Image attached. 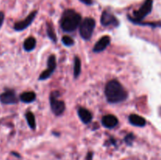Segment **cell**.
Returning <instances> with one entry per match:
<instances>
[{"label": "cell", "instance_id": "12", "mask_svg": "<svg viewBox=\"0 0 161 160\" xmlns=\"http://www.w3.org/2000/svg\"><path fill=\"white\" fill-rule=\"evenodd\" d=\"M78 115L82 122L85 124H88L92 120V114L89 110L84 108H80L78 109Z\"/></svg>", "mask_w": 161, "mask_h": 160}, {"label": "cell", "instance_id": "19", "mask_svg": "<svg viewBox=\"0 0 161 160\" xmlns=\"http://www.w3.org/2000/svg\"><path fill=\"white\" fill-rule=\"evenodd\" d=\"M62 42L66 46H72L74 44V40L70 36L65 35L62 38Z\"/></svg>", "mask_w": 161, "mask_h": 160}, {"label": "cell", "instance_id": "2", "mask_svg": "<svg viewBox=\"0 0 161 160\" xmlns=\"http://www.w3.org/2000/svg\"><path fill=\"white\" fill-rule=\"evenodd\" d=\"M81 16L73 9H67L62 14L61 27L65 32H73L80 26Z\"/></svg>", "mask_w": 161, "mask_h": 160}, {"label": "cell", "instance_id": "8", "mask_svg": "<svg viewBox=\"0 0 161 160\" xmlns=\"http://www.w3.org/2000/svg\"><path fill=\"white\" fill-rule=\"evenodd\" d=\"M101 23L105 27H117L119 24V21L116 18L114 15L108 11H104L101 17Z\"/></svg>", "mask_w": 161, "mask_h": 160}, {"label": "cell", "instance_id": "15", "mask_svg": "<svg viewBox=\"0 0 161 160\" xmlns=\"http://www.w3.org/2000/svg\"><path fill=\"white\" fill-rule=\"evenodd\" d=\"M36 45V39H35V38L29 37L25 41V42H24V49H25V50H26V51L28 52L31 51V50H33L35 49Z\"/></svg>", "mask_w": 161, "mask_h": 160}, {"label": "cell", "instance_id": "13", "mask_svg": "<svg viewBox=\"0 0 161 160\" xmlns=\"http://www.w3.org/2000/svg\"><path fill=\"white\" fill-rule=\"evenodd\" d=\"M129 121L132 125H135V126L142 127L145 126L146 124V121L144 118L135 114L130 115L129 116Z\"/></svg>", "mask_w": 161, "mask_h": 160}, {"label": "cell", "instance_id": "1", "mask_svg": "<svg viewBox=\"0 0 161 160\" xmlns=\"http://www.w3.org/2000/svg\"><path fill=\"white\" fill-rule=\"evenodd\" d=\"M105 94L108 102L111 104H117L127 99V94L125 88L117 80H111L106 84Z\"/></svg>", "mask_w": 161, "mask_h": 160}, {"label": "cell", "instance_id": "23", "mask_svg": "<svg viewBox=\"0 0 161 160\" xmlns=\"http://www.w3.org/2000/svg\"><path fill=\"white\" fill-rule=\"evenodd\" d=\"M92 158H93V154L91 153V152L88 153L87 156H86V160H92Z\"/></svg>", "mask_w": 161, "mask_h": 160}, {"label": "cell", "instance_id": "10", "mask_svg": "<svg viewBox=\"0 0 161 160\" xmlns=\"http://www.w3.org/2000/svg\"><path fill=\"white\" fill-rule=\"evenodd\" d=\"M110 38L108 37V35H105L103 37L101 38L98 41L95 43L94 48H93V50L95 53H99V52L104 51L107 47L110 44Z\"/></svg>", "mask_w": 161, "mask_h": 160}, {"label": "cell", "instance_id": "5", "mask_svg": "<svg viewBox=\"0 0 161 160\" xmlns=\"http://www.w3.org/2000/svg\"><path fill=\"white\" fill-rule=\"evenodd\" d=\"M59 93L58 91H53L50 96V108L53 114L56 115H61L65 110V104L63 100H58Z\"/></svg>", "mask_w": 161, "mask_h": 160}, {"label": "cell", "instance_id": "7", "mask_svg": "<svg viewBox=\"0 0 161 160\" xmlns=\"http://www.w3.org/2000/svg\"><path fill=\"white\" fill-rule=\"evenodd\" d=\"M0 101L4 104H17L18 100H17L15 91L13 90V89H7L4 93L0 94Z\"/></svg>", "mask_w": 161, "mask_h": 160}, {"label": "cell", "instance_id": "21", "mask_svg": "<svg viewBox=\"0 0 161 160\" xmlns=\"http://www.w3.org/2000/svg\"><path fill=\"white\" fill-rule=\"evenodd\" d=\"M3 20H4V13L3 12H0V28L3 25Z\"/></svg>", "mask_w": 161, "mask_h": 160}, {"label": "cell", "instance_id": "16", "mask_svg": "<svg viewBox=\"0 0 161 160\" xmlns=\"http://www.w3.org/2000/svg\"><path fill=\"white\" fill-rule=\"evenodd\" d=\"M25 117H26V120L28 122V124L30 126V128H31L32 130H35L36 126V124L34 114L31 111H28L26 113V115H25Z\"/></svg>", "mask_w": 161, "mask_h": 160}, {"label": "cell", "instance_id": "11", "mask_svg": "<svg viewBox=\"0 0 161 160\" xmlns=\"http://www.w3.org/2000/svg\"><path fill=\"white\" fill-rule=\"evenodd\" d=\"M102 125L108 129H113L118 125V119L113 115H107L103 116L102 119Z\"/></svg>", "mask_w": 161, "mask_h": 160}, {"label": "cell", "instance_id": "14", "mask_svg": "<svg viewBox=\"0 0 161 160\" xmlns=\"http://www.w3.org/2000/svg\"><path fill=\"white\" fill-rule=\"evenodd\" d=\"M36 93L34 92H32V91H27V92L23 93L20 96V100L25 102V103H31V102H33L36 100Z\"/></svg>", "mask_w": 161, "mask_h": 160}, {"label": "cell", "instance_id": "3", "mask_svg": "<svg viewBox=\"0 0 161 160\" xmlns=\"http://www.w3.org/2000/svg\"><path fill=\"white\" fill-rule=\"evenodd\" d=\"M153 9V0H146L142 6L139 8V9L134 12V18H130V20L135 24H138L141 22L148 14H149Z\"/></svg>", "mask_w": 161, "mask_h": 160}, {"label": "cell", "instance_id": "4", "mask_svg": "<svg viewBox=\"0 0 161 160\" xmlns=\"http://www.w3.org/2000/svg\"><path fill=\"white\" fill-rule=\"evenodd\" d=\"M95 20L91 17L84 19L80 26V34L85 40H88L92 36L95 28Z\"/></svg>", "mask_w": 161, "mask_h": 160}, {"label": "cell", "instance_id": "9", "mask_svg": "<svg viewBox=\"0 0 161 160\" xmlns=\"http://www.w3.org/2000/svg\"><path fill=\"white\" fill-rule=\"evenodd\" d=\"M36 14H37V11H33L32 13L29 14L25 20H21V21L17 22L14 25V29L16 31H22V30H25V28H28L32 21L34 20L35 17H36Z\"/></svg>", "mask_w": 161, "mask_h": 160}, {"label": "cell", "instance_id": "22", "mask_svg": "<svg viewBox=\"0 0 161 160\" xmlns=\"http://www.w3.org/2000/svg\"><path fill=\"white\" fill-rule=\"evenodd\" d=\"M80 2H82L83 3H84V4L86 5H91L92 4V0H80Z\"/></svg>", "mask_w": 161, "mask_h": 160}, {"label": "cell", "instance_id": "20", "mask_svg": "<svg viewBox=\"0 0 161 160\" xmlns=\"http://www.w3.org/2000/svg\"><path fill=\"white\" fill-rule=\"evenodd\" d=\"M134 139H135V136H134L132 133H130V134H128L127 136H126L125 141L127 144H131Z\"/></svg>", "mask_w": 161, "mask_h": 160}, {"label": "cell", "instance_id": "17", "mask_svg": "<svg viewBox=\"0 0 161 160\" xmlns=\"http://www.w3.org/2000/svg\"><path fill=\"white\" fill-rule=\"evenodd\" d=\"M81 73V61L78 56H75L74 60V76L78 78Z\"/></svg>", "mask_w": 161, "mask_h": 160}, {"label": "cell", "instance_id": "6", "mask_svg": "<svg viewBox=\"0 0 161 160\" xmlns=\"http://www.w3.org/2000/svg\"><path fill=\"white\" fill-rule=\"evenodd\" d=\"M56 56L54 55H51L48 58V61H47V69L41 73L40 76H39V80H45L47 78H50L55 71V69H56Z\"/></svg>", "mask_w": 161, "mask_h": 160}, {"label": "cell", "instance_id": "18", "mask_svg": "<svg viewBox=\"0 0 161 160\" xmlns=\"http://www.w3.org/2000/svg\"><path fill=\"white\" fill-rule=\"evenodd\" d=\"M47 35H48V37L50 38L53 42H57L56 34H55L54 31H53V27H52L50 24H47Z\"/></svg>", "mask_w": 161, "mask_h": 160}]
</instances>
